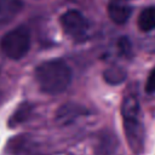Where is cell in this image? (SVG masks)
Instances as JSON below:
<instances>
[{
  "mask_svg": "<svg viewBox=\"0 0 155 155\" xmlns=\"http://www.w3.org/2000/svg\"><path fill=\"white\" fill-rule=\"evenodd\" d=\"M138 25L144 31L155 29V6H149L142 11L138 17Z\"/></svg>",
  "mask_w": 155,
  "mask_h": 155,
  "instance_id": "cell-7",
  "label": "cell"
},
{
  "mask_svg": "<svg viewBox=\"0 0 155 155\" xmlns=\"http://www.w3.org/2000/svg\"><path fill=\"white\" fill-rule=\"evenodd\" d=\"M131 12L132 8L127 0H110L108 5V15L110 19L116 24H122L127 22Z\"/></svg>",
  "mask_w": 155,
  "mask_h": 155,
  "instance_id": "cell-5",
  "label": "cell"
},
{
  "mask_svg": "<svg viewBox=\"0 0 155 155\" xmlns=\"http://www.w3.org/2000/svg\"><path fill=\"white\" fill-rule=\"evenodd\" d=\"M125 78V73L120 68H110L105 71V80L111 84H119Z\"/></svg>",
  "mask_w": 155,
  "mask_h": 155,
  "instance_id": "cell-10",
  "label": "cell"
},
{
  "mask_svg": "<svg viewBox=\"0 0 155 155\" xmlns=\"http://www.w3.org/2000/svg\"><path fill=\"white\" fill-rule=\"evenodd\" d=\"M114 143L115 139L107 134L103 139H101V147L98 148V151L102 153V155H110V153H113L115 149Z\"/></svg>",
  "mask_w": 155,
  "mask_h": 155,
  "instance_id": "cell-9",
  "label": "cell"
},
{
  "mask_svg": "<svg viewBox=\"0 0 155 155\" xmlns=\"http://www.w3.org/2000/svg\"><path fill=\"white\" fill-rule=\"evenodd\" d=\"M61 24L64 31L74 40L81 41L86 39L88 33V23L79 11L70 10L63 13L61 17Z\"/></svg>",
  "mask_w": 155,
  "mask_h": 155,
  "instance_id": "cell-4",
  "label": "cell"
},
{
  "mask_svg": "<svg viewBox=\"0 0 155 155\" xmlns=\"http://www.w3.org/2000/svg\"><path fill=\"white\" fill-rule=\"evenodd\" d=\"M79 115V107L76 105H63V108L58 111V119L59 121H64V122H69L71 119L76 117Z\"/></svg>",
  "mask_w": 155,
  "mask_h": 155,
  "instance_id": "cell-8",
  "label": "cell"
},
{
  "mask_svg": "<svg viewBox=\"0 0 155 155\" xmlns=\"http://www.w3.org/2000/svg\"><path fill=\"white\" fill-rule=\"evenodd\" d=\"M22 8L21 0H0V28L10 23Z\"/></svg>",
  "mask_w": 155,
  "mask_h": 155,
  "instance_id": "cell-6",
  "label": "cell"
},
{
  "mask_svg": "<svg viewBox=\"0 0 155 155\" xmlns=\"http://www.w3.org/2000/svg\"><path fill=\"white\" fill-rule=\"evenodd\" d=\"M30 114V105H21L18 108V110L15 113V115L12 116L11 119V125H15V124H19L22 121H24Z\"/></svg>",
  "mask_w": 155,
  "mask_h": 155,
  "instance_id": "cell-11",
  "label": "cell"
},
{
  "mask_svg": "<svg viewBox=\"0 0 155 155\" xmlns=\"http://www.w3.org/2000/svg\"><path fill=\"white\" fill-rule=\"evenodd\" d=\"M30 47V34L27 27L21 25L6 33L0 42L4 54L11 59H21Z\"/></svg>",
  "mask_w": 155,
  "mask_h": 155,
  "instance_id": "cell-3",
  "label": "cell"
},
{
  "mask_svg": "<svg viewBox=\"0 0 155 155\" xmlns=\"http://www.w3.org/2000/svg\"><path fill=\"white\" fill-rule=\"evenodd\" d=\"M139 103L134 96H127L121 105L125 134L133 153L140 154L144 148L145 131L139 119Z\"/></svg>",
  "mask_w": 155,
  "mask_h": 155,
  "instance_id": "cell-2",
  "label": "cell"
},
{
  "mask_svg": "<svg viewBox=\"0 0 155 155\" xmlns=\"http://www.w3.org/2000/svg\"><path fill=\"white\" fill-rule=\"evenodd\" d=\"M35 80L39 87L48 94H58L68 88L71 81V70L61 59L41 63L35 69Z\"/></svg>",
  "mask_w": 155,
  "mask_h": 155,
  "instance_id": "cell-1",
  "label": "cell"
},
{
  "mask_svg": "<svg viewBox=\"0 0 155 155\" xmlns=\"http://www.w3.org/2000/svg\"><path fill=\"white\" fill-rule=\"evenodd\" d=\"M145 90H147V92H149V93H155V69L150 73L148 80H147Z\"/></svg>",
  "mask_w": 155,
  "mask_h": 155,
  "instance_id": "cell-12",
  "label": "cell"
}]
</instances>
